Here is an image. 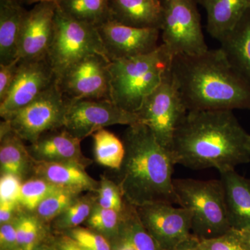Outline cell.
Masks as SVG:
<instances>
[{"label": "cell", "mask_w": 250, "mask_h": 250, "mask_svg": "<svg viewBox=\"0 0 250 250\" xmlns=\"http://www.w3.org/2000/svg\"><path fill=\"white\" fill-rule=\"evenodd\" d=\"M175 165L219 172L250 162V134L231 110L188 112L171 148Z\"/></svg>", "instance_id": "1"}, {"label": "cell", "mask_w": 250, "mask_h": 250, "mask_svg": "<svg viewBox=\"0 0 250 250\" xmlns=\"http://www.w3.org/2000/svg\"><path fill=\"white\" fill-rule=\"evenodd\" d=\"M171 72L188 111L250 109V84L221 47L175 56Z\"/></svg>", "instance_id": "2"}, {"label": "cell", "mask_w": 250, "mask_h": 250, "mask_svg": "<svg viewBox=\"0 0 250 250\" xmlns=\"http://www.w3.org/2000/svg\"><path fill=\"white\" fill-rule=\"evenodd\" d=\"M122 140L125 154L118 170V184L125 200L135 207L177 204L172 178L175 164L170 151L142 123L127 126Z\"/></svg>", "instance_id": "3"}, {"label": "cell", "mask_w": 250, "mask_h": 250, "mask_svg": "<svg viewBox=\"0 0 250 250\" xmlns=\"http://www.w3.org/2000/svg\"><path fill=\"white\" fill-rule=\"evenodd\" d=\"M172 59L161 43L151 53L111 60L108 66L111 101L124 111L136 114L170 70Z\"/></svg>", "instance_id": "4"}, {"label": "cell", "mask_w": 250, "mask_h": 250, "mask_svg": "<svg viewBox=\"0 0 250 250\" xmlns=\"http://www.w3.org/2000/svg\"><path fill=\"white\" fill-rule=\"evenodd\" d=\"M173 184L177 205L191 215L193 236L208 239L231 229L221 179H174Z\"/></svg>", "instance_id": "5"}, {"label": "cell", "mask_w": 250, "mask_h": 250, "mask_svg": "<svg viewBox=\"0 0 250 250\" xmlns=\"http://www.w3.org/2000/svg\"><path fill=\"white\" fill-rule=\"evenodd\" d=\"M94 54L107 57L97 28L72 19L57 6L53 40L46 57L57 82L72 65Z\"/></svg>", "instance_id": "6"}, {"label": "cell", "mask_w": 250, "mask_h": 250, "mask_svg": "<svg viewBox=\"0 0 250 250\" xmlns=\"http://www.w3.org/2000/svg\"><path fill=\"white\" fill-rule=\"evenodd\" d=\"M197 2V0H161V44L173 57L195 55L208 49Z\"/></svg>", "instance_id": "7"}, {"label": "cell", "mask_w": 250, "mask_h": 250, "mask_svg": "<svg viewBox=\"0 0 250 250\" xmlns=\"http://www.w3.org/2000/svg\"><path fill=\"white\" fill-rule=\"evenodd\" d=\"M188 112L170 67L136 114L139 123L147 126L158 142L171 152L176 130Z\"/></svg>", "instance_id": "8"}, {"label": "cell", "mask_w": 250, "mask_h": 250, "mask_svg": "<svg viewBox=\"0 0 250 250\" xmlns=\"http://www.w3.org/2000/svg\"><path fill=\"white\" fill-rule=\"evenodd\" d=\"M69 104L56 82L32 103L3 121L23 141L31 144L45 133L63 127Z\"/></svg>", "instance_id": "9"}, {"label": "cell", "mask_w": 250, "mask_h": 250, "mask_svg": "<svg viewBox=\"0 0 250 250\" xmlns=\"http://www.w3.org/2000/svg\"><path fill=\"white\" fill-rule=\"evenodd\" d=\"M106 56L94 54L72 65L57 81L70 103L82 100H111L109 63Z\"/></svg>", "instance_id": "10"}, {"label": "cell", "mask_w": 250, "mask_h": 250, "mask_svg": "<svg viewBox=\"0 0 250 250\" xmlns=\"http://www.w3.org/2000/svg\"><path fill=\"white\" fill-rule=\"evenodd\" d=\"M138 123L136 114L124 111L111 100H82L69 104L63 128L82 141L106 126Z\"/></svg>", "instance_id": "11"}, {"label": "cell", "mask_w": 250, "mask_h": 250, "mask_svg": "<svg viewBox=\"0 0 250 250\" xmlns=\"http://www.w3.org/2000/svg\"><path fill=\"white\" fill-rule=\"evenodd\" d=\"M140 220L163 250H172L192 236L191 215L183 207L156 202L136 207Z\"/></svg>", "instance_id": "12"}, {"label": "cell", "mask_w": 250, "mask_h": 250, "mask_svg": "<svg viewBox=\"0 0 250 250\" xmlns=\"http://www.w3.org/2000/svg\"><path fill=\"white\" fill-rule=\"evenodd\" d=\"M56 82L47 58L20 62L14 83L4 100L0 102V116L7 119L34 101Z\"/></svg>", "instance_id": "13"}, {"label": "cell", "mask_w": 250, "mask_h": 250, "mask_svg": "<svg viewBox=\"0 0 250 250\" xmlns=\"http://www.w3.org/2000/svg\"><path fill=\"white\" fill-rule=\"evenodd\" d=\"M110 61L151 53L161 44L159 29H142L108 20L96 27Z\"/></svg>", "instance_id": "14"}, {"label": "cell", "mask_w": 250, "mask_h": 250, "mask_svg": "<svg viewBox=\"0 0 250 250\" xmlns=\"http://www.w3.org/2000/svg\"><path fill=\"white\" fill-rule=\"evenodd\" d=\"M57 4L40 2L27 11L20 37V62L46 58L53 40Z\"/></svg>", "instance_id": "15"}, {"label": "cell", "mask_w": 250, "mask_h": 250, "mask_svg": "<svg viewBox=\"0 0 250 250\" xmlns=\"http://www.w3.org/2000/svg\"><path fill=\"white\" fill-rule=\"evenodd\" d=\"M81 141L62 127L42 135L27 148L34 161L74 163L88 167L92 161L82 153Z\"/></svg>", "instance_id": "16"}, {"label": "cell", "mask_w": 250, "mask_h": 250, "mask_svg": "<svg viewBox=\"0 0 250 250\" xmlns=\"http://www.w3.org/2000/svg\"><path fill=\"white\" fill-rule=\"evenodd\" d=\"M225 189L230 227L240 231H250V179L236 169L219 172Z\"/></svg>", "instance_id": "17"}, {"label": "cell", "mask_w": 250, "mask_h": 250, "mask_svg": "<svg viewBox=\"0 0 250 250\" xmlns=\"http://www.w3.org/2000/svg\"><path fill=\"white\" fill-rule=\"evenodd\" d=\"M109 20L142 29H159L162 22L161 0H109Z\"/></svg>", "instance_id": "18"}, {"label": "cell", "mask_w": 250, "mask_h": 250, "mask_svg": "<svg viewBox=\"0 0 250 250\" xmlns=\"http://www.w3.org/2000/svg\"><path fill=\"white\" fill-rule=\"evenodd\" d=\"M85 166L74 163L34 161V177L45 179L62 188L82 193L96 192L100 182L90 177Z\"/></svg>", "instance_id": "19"}, {"label": "cell", "mask_w": 250, "mask_h": 250, "mask_svg": "<svg viewBox=\"0 0 250 250\" xmlns=\"http://www.w3.org/2000/svg\"><path fill=\"white\" fill-rule=\"evenodd\" d=\"M205 8L207 31L221 42L250 9V0H197Z\"/></svg>", "instance_id": "20"}, {"label": "cell", "mask_w": 250, "mask_h": 250, "mask_svg": "<svg viewBox=\"0 0 250 250\" xmlns=\"http://www.w3.org/2000/svg\"><path fill=\"white\" fill-rule=\"evenodd\" d=\"M0 172L2 174H13L24 180L34 173L33 160L24 141L10 129L6 121L0 126Z\"/></svg>", "instance_id": "21"}, {"label": "cell", "mask_w": 250, "mask_h": 250, "mask_svg": "<svg viewBox=\"0 0 250 250\" xmlns=\"http://www.w3.org/2000/svg\"><path fill=\"white\" fill-rule=\"evenodd\" d=\"M27 11L16 1H0V64L18 59L20 37Z\"/></svg>", "instance_id": "22"}, {"label": "cell", "mask_w": 250, "mask_h": 250, "mask_svg": "<svg viewBox=\"0 0 250 250\" xmlns=\"http://www.w3.org/2000/svg\"><path fill=\"white\" fill-rule=\"evenodd\" d=\"M220 43L229 62L250 84V9Z\"/></svg>", "instance_id": "23"}, {"label": "cell", "mask_w": 250, "mask_h": 250, "mask_svg": "<svg viewBox=\"0 0 250 250\" xmlns=\"http://www.w3.org/2000/svg\"><path fill=\"white\" fill-rule=\"evenodd\" d=\"M109 0H61L57 6L67 16L98 27L109 20Z\"/></svg>", "instance_id": "24"}, {"label": "cell", "mask_w": 250, "mask_h": 250, "mask_svg": "<svg viewBox=\"0 0 250 250\" xmlns=\"http://www.w3.org/2000/svg\"><path fill=\"white\" fill-rule=\"evenodd\" d=\"M92 136L95 161L112 170H119L125 154L123 140L105 129L95 131Z\"/></svg>", "instance_id": "25"}, {"label": "cell", "mask_w": 250, "mask_h": 250, "mask_svg": "<svg viewBox=\"0 0 250 250\" xmlns=\"http://www.w3.org/2000/svg\"><path fill=\"white\" fill-rule=\"evenodd\" d=\"M119 238L126 240L136 250H163L141 223L134 206L125 213Z\"/></svg>", "instance_id": "26"}, {"label": "cell", "mask_w": 250, "mask_h": 250, "mask_svg": "<svg viewBox=\"0 0 250 250\" xmlns=\"http://www.w3.org/2000/svg\"><path fill=\"white\" fill-rule=\"evenodd\" d=\"M96 205V196H80L53 220L54 228L57 230L68 231L76 228L89 218Z\"/></svg>", "instance_id": "27"}, {"label": "cell", "mask_w": 250, "mask_h": 250, "mask_svg": "<svg viewBox=\"0 0 250 250\" xmlns=\"http://www.w3.org/2000/svg\"><path fill=\"white\" fill-rule=\"evenodd\" d=\"M126 210L125 213H121L96 205L89 218L85 222L91 229L101 233L106 238L108 237L116 241L121 235Z\"/></svg>", "instance_id": "28"}, {"label": "cell", "mask_w": 250, "mask_h": 250, "mask_svg": "<svg viewBox=\"0 0 250 250\" xmlns=\"http://www.w3.org/2000/svg\"><path fill=\"white\" fill-rule=\"evenodd\" d=\"M81 194L68 189H59L42 200L32 213L42 223L52 222L73 203Z\"/></svg>", "instance_id": "29"}, {"label": "cell", "mask_w": 250, "mask_h": 250, "mask_svg": "<svg viewBox=\"0 0 250 250\" xmlns=\"http://www.w3.org/2000/svg\"><path fill=\"white\" fill-rule=\"evenodd\" d=\"M42 224L32 212L22 210L16 219L18 250H34L42 234Z\"/></svg>", "instance_id": "30"}, {"label": "cell", "mask_w": 250, "mask_h": 250, "mask_svg": "<svg viewBox=\"0 0 250 250\" xmlns=\"http://www.w3.org/2000/svg\"><path fill=\"white\" fill-rule=\"evenodd\" d=\"M62 188L45 179L34 177L23 182L19 204L26 211L34 212L42 200L51 194Z\"/></svg>", "instance_id": "31"}, {"label": "cell", "mask_w": 250, "mask_h": 250, "mask_svg": "<svg viewBox=\"0 0 250 250\" xmlns=\"http://www.w3.org/2000/svg\"><path fill=\"white\" fill-rule=\"evenodd\" d=\"M96 194V205L103 208L123 213L131 205L123 197L118 184L105 177H102Z\"/></svg>", "instance_id": "32"}, {"label": "cell", "mask_w": 250, "mask_h": 250, "mask_svg": "<svg viewBox=\"0 0 250 250\" xmlns=\"http://www.w3.org/2000/svg\"><path fill=\"white\" fill-rule=\"evenodd\" d=\"M74 240L90 250H113L107 238L94 230L77 227L66 231Z\"/></svg>", "instance_id": "33"}, {"label": "cell", "mask_w": 250, "mask_h": 250, "mask_svg": "<svg viewBox=\"0 0 250 250\" xmlns=\"http://www.w3.org/2000/svg\"><path fill=\"white\" fill-rule=\"evenodd\" d=\"M202 250H247L240 233L230 229L221 236L208 239H199Z\"/></svg>", "instance_id": "34"}, {"label": "cell", "mask_w": 250, "mask_h": 250, "mask_svg": "<svg viewBox=\"0 0 250 250\" xmlns=\"http://www.w3.org/2000/svg\"><path fill=\"white\" fill-rule=\"evenodd\" d=\"M22 184V179L13 174L1 175L0 202H14L19 204Z\"/></svg>", "instance_id": "35"}, {"label": "cell", "mask_w": 250, "mask_h": 250, "mask_svg": "<svg viewBox=\"0 0 250 250\" xmlns=\"http://www.w3.org/2000/svg\"><path fill=\"white\" fill-rule=\"evenodd\" d=\"M19 62V59H17L9 64H0V102L4 100L14 83Z\"/></svg>", "instance_id": "36"}, {"label": "cell", "mask_w": 250, "mask_h": 250, "mask_svg": "<svg viewBox=\"0 0 250 250\" xmlns=\"http://www.w3.org/2000/svg\"><path fill=\"white\" fill-rule=\"evenodd\" d=\"M17 218L15 219L14 221L1 225L0 227L1 250H18L17 234H16V219Z\"/></svg>", "instance_id": "37"}, {"label": "cell", "mask_w": 250, "mask_h": 250, "mask_svg": "<svg viewBox=\"0 0 250 250\" xmlns=\"http://www.w3.org/2000/svg\"><path fill=\"white\" fill-rule=\"evenodd\" d=\"M22 210L17 202H0V225L14 221Z\"/></svg>", "instance_id": "38"}, {"label": "cell", "mask_w": 250, "mask_h": 250, "mask_svg": "<svg viewBox=\"0 0 250 250\" xmlns=\"http://www.w3.org/2000/svg\"><path fill=\"white\" fill-rule=\"evenodd\" d=\"M55 250H90L82 246L68 235L58 237L54 243Z\"/></svg>", "instance_id": "39"}, {"label": "cell", "mask_w": 250, "mask_h": 250, "mask_svg": "<svg viewBox=\"0 0 250 250\" xmlns=\"http://www.w3.org/2000/svg\"><path fill=\"white\" fill-rule=\"evenodd\" d=\"M172 250H202V249L200 246L198 238L192 235L190 238L184 241Z\"/></svg>", "instance_id": "40"}, {"label": "cell", "mask_w": 250, "mask_h": 250, "mask_svg": "<svg viewBox=\"0 0 250 250\" xmlns=\"http://www.w3.org/2000/svg\"><path fill=\"white\" fill-rule=\"evenodd\" d=\"M114 250H136L134 247L123 238H119L116 241Z\"/></svg>", "instance_id": "41"}, {"label": "cell", "mask_w": 250, "mask_h": 250, "mask_svg": "<svg viewBox=\"0 0 250 250\" xmlns=\"http://www.w3.org/2000/svg\"><path fill=\"white\" fill-rule=\"evenodd\" d=\"M240 236L247 250H250V231H240Z\"/></svg>", "instance_id": "42"}, {"label": "cell", "mask_w": 250, "mask_h": 250, "mask_svg": "<svg viewBox=\"0 0 250 250\" xmlns=\"http://www.w3.org/2000/svg\"><path fill=\"white\" fill-rule=\"evenodd\" d=\"M61 0H26V4H36L40 2H55L59 3Z\"/></svg>", "instance_id": "43"}, {"label": "cell", "mask_w": 250, "mask_h": 250, "mask_svg": "<svg viewBox=\"0 0 250 250\" xmlns=\"http://www.w3.org/2000/svg\"><path fill=\"white\" fill-rule=\"evenodd\" d=\"M34 250H55V249H52V248H48V247L46 246H39L36 247L35 249Z\"/></svg>", "instance_id": "44"}, {"label": "cell", "mask_w": 250, "mask_h": 250, "mask_svg": "<svg viewBox=\"0 0 250 250\" xmlns=\"http://www.w3.org/2000/svg\"><path fill=\"white\" fill-rule=\"evenodd\" d=\"M0 1H13L20 3L21 4H26V0H0Z\"/></svg>", "instance_id": "45"}]
</instances>
